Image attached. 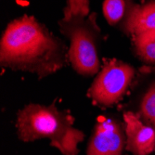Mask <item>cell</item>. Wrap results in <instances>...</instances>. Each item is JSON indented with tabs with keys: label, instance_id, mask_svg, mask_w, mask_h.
I'll return each instance as SVG.
<instances>
[{
	"label": "cell",
	"instance_id": "7a4b0ae2",
	"mask_svg": "<svg viewBox=\"0 0 155 155\" xmlns=\"http://www.w3.org/2000/svg\"><path fill=\"white\" fill-rule=\"evenodd\" d=\"M58 24L70 42L68 59L73 69L86 77L97 74L101 71L98 50L103 35L97 13L90 12L89 0H67Z\"/></svg>",
	"mask_w": 155,
	"mask_h": 155
},
{
	"label": "cell",
	"instance_id": "277c9868",
	"mask_svg": "<svg viewBox=\"0 0 155 155\" xmlns=\"http://www.w3.org/2000/svg\"><path fill=\"white\" fill-rule=\"evenodd\" d=\"M136 78V69L129 63L116 59H105L102 68L92 82L88 96L100 106H114L122 101Z\"/></svg>",
	"mask_w": 155,
	"mask_h": 155
},
{
	"label": "cell",
	"instance_id": "6da1fadb",
	"mask_svg": "<svg viewBox=\"0 0 155 155\" xmlns=\"http://www.w3.org/2000/svg\"><path fill=\"white\" fill-rule=\"evenodd\" d=\"M69 48L35 17L23 15L10 21L0 41V65L45 78L69 61Z\"/></svg>",
	"mask_w": 155,
	"mask_h": 155
},
{
	"label": "cell",
	"instance_id": "5b68a950",
	"mask_svg": "<svg viewBox=\"0 0 155 155\" xmlns=\"http://www.w3.org/2000/svg\"><path fill=\"white\" fill-rule=\"evenodd\" d=\"M126 137L124 124L114 118L98 119L87 149V155H123Z\"/></svg>",
	"mask_w": 155,
	"mask_h": 155
},
{
	"label": "cell",
	"instance_id": "ba28073f",
	"mask_svg": "<svg viewBox=\"0 0 155 155\" xmlns=\"http://www.w3.org/2000/svg\"><path fill=\"white\" fill-rule=\"evenodd\" d=\"M149 79H137L142 84L138 96V111L136 114L155 128V76Z\"/></svg>",
	"mask_w": 155,
	"mask_h": 155
},
{
	"label": "cell",
	"instance_id": "3957f363",
	"mask_svg": "<svg viewBox=\"0 0 155 155\" xmlns=\"http://www.w3.org/2000/svg\"><path fill=\"white\" fill-rule=\"evenodd\" d=\"M74 124L71 112L59 110L55 102L48 106L31 103L19 110L16 127L19 138L24 142L48 138L63 155H77L84 134Z\"/></svg>",
	"mask_w": 155,
	"mask_h": 155
},
{
	"label": "cell",
	"instance_id": "52a82bcc",
	"mask_svg": "<svg viewBox=\"0 0 155 155\" xmlns=\"http://www.w3.org/2000/svg\"><path fill=\"white\" fill-rule=\"evenodd\" d=\"M140 4L135 0H104L103 15L111 27L125 35H133L136 32Z\"/></svg>",
	"mask_w": 155,
	"mask_h": 155
},
{
	"label": "cell",
	"instance_id": "8992f818",
	"mask_svg": "<svg viewBox=\"0 0 155 155\" xmlns=\"http://www.w3.org/2000/svg\"><path fill=\"white\" fill-rule=\"evenodd\" d=\"M126 143L125 149L133 155H149L155 152V128L148 124L136 112L124 114Z\"/></svg>",
	"mask_w": 155,
	"mask_h": 155
},
{
	"label": "cell",
	"instance_id": "30bf717a",
	"mask_svg": "<svg viewBox=\"0 0 155 155\" xmlns=\"http://www.w3.org/2000/svg\"><path fill=\"white\" fill-rule=\"evenodd\" d=\"M155 29V0H147L140 4L136 33Z\"/></svg>",
	"mask_w": 155,
	"mask_h": 155
},
{
	"label": "cell",
	"instance_id": "9c48e42d",
	"mask_svg": "<svg viewBox=\"0 0 155 155\" xmlns=\"http://www.w3.org/2000/svg\"><path fill=\"white\" fill-rule=\"evenodd\" d=\"M132 40L137 58L146 65L155 66V29L136 33Z\"/></svg>",
	"mask_w": 155,
	"mask_h": 155
}]
</instances>
